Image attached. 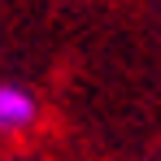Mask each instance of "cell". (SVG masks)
I'll return each mask as SVG.
<instances>
[{"instance_id": "6da1fadb", "label": "cell", "mask_w": 161, "mask_h": 161, "mask_svg": "<svg viewBox=\"0 0 161 161\" xmlns=\"http://www.w3.org/2000/svg\"><path fill=\"white\" fill-rule=\"evenodd\" d=\"M35 118H39V100L31 96L26 87L0 83V135L26 131V126H35Z\"/></svg>"}]
</instances>
